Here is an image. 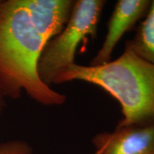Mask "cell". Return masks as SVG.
Instances as JSON below:
<instances>
[{
    "label": "cell",
    "instance_id": "cell-1",
    "mask_svg": "<svg viewBox=\"0 0 154 154\" xmlns=\"http://www.w3.org/2000/svg\"><path fill=\"white\" fill-rule=\"evenodd\" d=\"M46 44L23 0H0V89L5 98L18 99L24 91L45 106L66 102V95L38 76V59Z\"/></svg>",
    "mask_w": 154,
    "mask_h": 154
},
{
    "label": "cell",
    "instance_id": "cell-2",
    "mask_svg": "<svg viewBox=\"0 0 154 154\" xmlns=\"http://www.w3.org/2000/svg\"><path fill=\"white\" fill-rule=\"evenodd\" d=\"M73 81L99 86L119 102L123 117L116 126L154 123V63L128 47L100 66L74 63L58 74L52 85Z\"/></svg>",
    "mask_w": 154,
    "mask_h": 154
},
{
    "label": "cell",
    "instance_id": "cell-3",
    "mask_svg": "<svg viewBox=\"0 0 154 154\" xmlns=\"http://www.w3.org/2000/svg\"><path fill=\"white\" fill-rule=\"evenodd\" d=\"M106 1L76 0L63 29L47 42L38 62V74L46 85L51 86L62 71L75 62L79 44L88 37H96L100 18Z\"/></svg>",
    "mask_w": 154,
    "mask_h": 154
},
{
    "label": "cell",
    "instance_id": "cell-4",
    "mask_svg": "<svg viewBox=\"0 0 154 154\" xmlns=\"http://www.w3.org/2000/svg\"><path fill=\"white\" fill-rule=\"evenodd\" d=\"M92 154H154V123L116 126L92 138Z\"/></svg>",
    "mask_w": 154,
    "mask_h": 154
},
{
    "label": "cell",
    "instance_id": "cell-5",
    "mask_svg": "<svg viewBox=\"0 0 154 154\" xmlns=\"http://www.w3.org/2000/svg\"><path fill=\"white\" fill-rule=\"evenodd\" d=\"M151 0H119L107 24L105 39L90 66H100L111 61L114 48L126 32L147 14Z\"/></svg>",
    "mask_w": 154,
    "mask_h": 154
},
{
    "label": "cell",
    "instance_id": "cell-6",
    "mask_svg": "<svg viewBox=\"0 0 154 154\" xmlns=\"http://www.w3.org/2000/svg\"><path fill=\"white\" fill-rule=\"evenodd\" d=\"M32 22L46 42L58 35L72 15L75 0H23Z\"/></svg>",
    "mask_w": 154,
    "mask_h": 154
},
{
    "label": "cell",
    "instance_id": "cell-7",
    "mask_svg": "<svg viewBox=\"0 0 154 154\" xmlns=\"http://www.w3.org/2000/svg\"><path fill=\"white\" fill-rule=\"evenodd\" d=\"M125 47L143 60L154 63V0H151L147 14L134 37L126 41Z\"/></svg>",
    "mask_w": 154,
    "mask_h": 154
},
{
    "label": "cell",
    "instance_id": "cell-8",
    "mask_svg": "<svg viewBox=\"0 0 154 154\" xmlns=\"http://www.w3.org/2000/svg\"><path fill=\"white\" fill-rule=\"evenodd\" d=\"M33 149L23 140L13 139L0 143V154H32Z\"/></svg>",
    "mask_w": 154,
    "mask_h": 154
},
{
    "label": "cell",
    "instance_id": "cell-9",
    "mask_svg": "<svg viewBox=\"0 0 154 154\" xmlns=\"http://www.w3.org/2000/svg\"><path fill=\"white\" fill-rule=\"evenodd\" d=\"M5 96H4L2 91L0 89V112L2 110V109L5 106L6 103H5Z\"/></svg>",
    "mask_w": 154,
    "mask_h": 154
}]
</instances>
